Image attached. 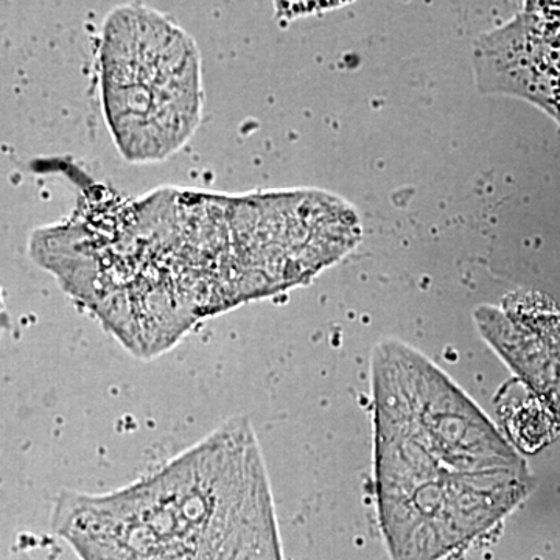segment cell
<instances>
[{"mask_svg": "<svg viewBox=\"0 0 560 560\" xmlns=\"http://www.w3.org/2000/svg\"><path fill=\"white\" fill-rule=\"evenodd\" d=\"M375 489L393 560H444L528 499L533 475L486 412L420 350L372 352Z\"/></svg>", "mask_w": 560, "mask_h": 560, "instance_id": "6da1fadb", "label": "cell"}, {"mask_svg": "<svg viewBox=\"0 0 560 560\" xmlns=\"http://www.w3.org/2000/svg\"><path fill=\"white\" fill-rule=\"evenodd\" d=\"M270 478L232 419L116 492L62 493L54 528L81 560H256L280 547Z\"/></svg>", "mask_w": 560, "mask_h": 560, "instance_id": "7a4b0ae2", "label": "cell"}, {"mask_svg": "<svg viewBox=\"0 0 560 560\" xmlns=\"http://www.w3.org/2000/svg\"><path fill=\"white\" fill-rule=\"evenodd\" d=\"M475 80L482 94L508 95L560 113V3H526L521 13L475 40Z\"/></svg>", "mask_w": 560, "mask_h": 560, "instance_id": "3957f363", "label": "cell"}, {"mask_svg": "<svg viewBox=\"0 0 560 560\" xmlns=\"http://www.w3.org/2000/svg\"><path fill=\"white\" fill-rule=\"evenodd\" d=\"M480 335L544 404L560 431V312L480 305Z\"/></svg>", "mask_w": 560, "mask_h": 560, "instance_id": "277c9868", "label": "cell"}, {"mask_svg": "<svg viewBox=\"0 0 560 560\" xmlns=\"http://www.w3.org/2000/svg\"><path fill=\"white\" fill-rule=\"evenodd\" d=\"M555 121H558V125H559V127H560V114H559L558 119H556Z\"/></svg>", "mask_w": 560, "mask_h": 560, "instance_id": "5b68a950", "label": "cell"}]
</instances>
